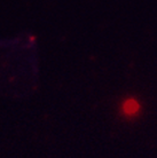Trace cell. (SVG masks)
I'll return each mask as SVG.
<instances>
[{"mask_svg":"<svg viewBox=\"0 0 157 158\" xmlns=\"http://www.w3.org/2000/svg\"><path fill=\"white\" fill-rule=\"evenodd\" d=\"M141 110V104L137 99L130 98L125 100L122 104V115L125 116L126 118H133L140 112Z\"/></svg>","mask_w":157,"mask_h":158,"instance_id":"cell-1","label":"cell"}]
</instances>
